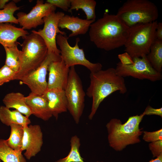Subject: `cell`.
Masks as SVG:
<instances>
[{"label":"cell","mask_w":162,"mask_h":162,"mask_svg":"<svg viewBox=\"0 0 162 162\" xmlns=\"http://www.w3.org/2000/svg\"><path fill=\"white\" fill-rule=\"evenodd\" d=\"M65 15L62 12H53L44 17V26L38 31L32 32L38 34L43 39L48 49V53L53 52L60 55V50L57 48L56 37L57 34L66 35L65 32L60 30L58 24L61 18Z\"/></svg>","instance_id":"8fae6325"},{"label":"cell","mask_w":162,"mask_h":162,"mask_svg":"<svg viewBox=\"0 0 162 162\" xmlns=\"http://www.w3.org/2000/svg\"><path fill=\"white\" fill-rule=\"evenodd\" d=\"M89 77L90 84L86 94L92 98L91 111L88 116V119L91 120L106 98L117 91L124 94L127 90L124 78L118 76L114 68L91 72Z\"/></svg>","instance_id":"7a4b0ae2"},{"label":"cell","mask_w":162,"mask_h":162,"mask_svg":"<svg viewBox=\"0 0 162 162\" xmlns=\"http://www.w3.org/2000/svg\"><path fill=\"white\" fill-rule=\"evenodd\" d=\"M155 38L159 40H162V23H158L155 32Z\"/></svg>","instance_id":"836d02e7"},{"label":"cell","mask_w":162,"mask_h":162,"mask_svg":"<svg viewBox=\"0 0 162 162\" xmlns=\"http://www.w3.org/2000/svg\"><path fill=\"white\" fill-rule=\"evenodd\" d=\"M142 139L147 142H153L162 140V129L153 132L144 131L143 132Z\"/></svg>","instance_id":"f1b7e54d"},{"label":"cell","mask_w":162,"mask_h":162,"mask_svg":"<svg viewBox=\"0 0 162 162\" xmlns=\"http://www.w3.org/2000/svg\"><path fill=\"white\" fill-rule=\"evenodd\" d=\"M130 27L116 14L104 13L101 18L91 25L90 40L98 48L109 51L124 46Z\"/></svg>","instance_id":"6da1fadb"},{"label":"cell","mask_w":162,"mask_h":162,"mask_svg":"<svg viewBox=\"0 0 162 162\" xmlns=\"http://www.w3.org/2000/svg\"><path fill=\"white\" fill-rule=\"evenodd\" d=\"M70 7L68 11L71 12L73 10L82 9L86 16V19L95 20V8L96 2L94 0H70Z\"/></svg>","instance_id":"603a6c76"},{"label":"cell","mask_w":162,"mask_h":162,"mask_svg":"<svg viewBox=\"0 0 162 162\" xmlns=\"http://www.w3.org/2000/svg\"><path fill=\"white\" fill-rule=\"evenodd\" d=\"M25 100L31 109L32 114L37 118L47 121L52 116L48 102L43 94L31 92L25 97Z\"/></svg>","instance_id":"e0dca14e"},{"label":"cell","mask_w":162,"mask_h":162,"mask_svg":"<svg viewBox=\"0 0 162 162\" xmlns=\"http://www.w3.org/2000/svg\"><path fill=\"white\" fill-rule=\"evenodd\" d=\"M148 147L153 157H157L162 154V140L151 142Z\"/></svg>","instance_id":"f546056e"},{"label":"cell","mask_w":162,"mask_h":162,"mask_svg":"<svg viewBox=\"0 0 162 162\" xmlns=\"http://www.w3.org/2000/svg\"><path fill=\"white\" fill-rule=\"evenodd\" d=\"M3 101L7 107L14 108L28 118L32 112L27 104L24 95L20 92H11L6 94Z\"/></svg>","instance_id":"d6986e66"},{"label":"cell","mask_w":162,"mask_h":162,"mask_svg":"<svg viewBox=\"0 0 162 162\" xmlns=\"http://www.w3.org/2000/svg\"><path fill=\"white\" fill-rule=\"evenodd\" d=\"M17 73L4 64L0 69V86L15 80Z\"/></svg>","instance_id":"83f0119b"},{"label":"cell","mask_w":162,"mask_h":162,"mask_svg":"<svg viewBox=\"0 0 162 162\" xmlns=\"http://www.w3.org/2000/svg\"><path fill=\"white\" fill-rule=\"evenodd\" d=\"M70 68L62 60L53 61L48 68L49 77L47 89L57 88L64 90L68 82Z\"/></svg>","instance_id":"5bb4252c"},{"label":"cell","mask_w":162,"mask_h":162,"mask_svg":"<svg viewBox=\"0 0 162 162\" xmlns=\"http://www.w3.org/2000/svg\"><path fill=\"white\" fill-rule=\"evenodd\" d=\"M158 22L138 24L130 27L128 37L124 46L125 51L133 58L146 56L155 39Z\"/></svg>","instance_id":"8992f818"},{"label":"cell","mask_w":162,"mask_h":162,"mask_svg":"<svg viewBox=\"0 0 162 162\" xmlns=\"http://www.w3.org/2000/svg\"><path fill=\"white\" fill-rule=\"evenodd\" d=\"M95 20L83 19L77 16L64 15L60 19L58 27L71 31L68 38L85 34L88 31L92 23Z\"/></svg>","instance_id":"2e32d148"},{"label":"cell","mask_w":162,"mask_h":162,"mask_svg":"<svg viewBox=\"0 0 162 162\" xmlns=\"http://www.w3.org/2000/svg\"><path fill=\"white\" fill-rule=\"evenodd\" d=\"M43 95L48 102L52 116L56 120L59 114L68 110V103L64 90L47 89Z\"/></svg>","instance_id":"9a60e30c"},{"label":"cell","mask_w":162,"mask_h":162,"mask_svg":"<svg viewBox=\"0 0 162 162\" xmlns=\"http://www.w3.org/2000/svg\"><path fill=\"white\" fill-rule=\"evenodd\" d=\"M56 7L49 3H44L42 0L37 1L36 5L27 14L19 12L17 14L18 23L24 30L36 28L44 23L43 18L55 12Z\"/></svg>","instance_id":"7c38bea8"},{"label":"cell","mask_w":162,"mask_h":162,"mask_svg":"<svg viewBox=\"0 0 162 162\" xmlns=\"http://www.w3.org/2000/svg\"><path fill=\"white\" fill-rule=\"evenodd\" d=\"M8 0H0V9H3L6 3L8 2Z\"/></svg>","instance_id":"e575fe53"},{"label":"cell","mask_w":162,"mask_h":162,"mask_svg":"<svg viewBox=\"0 0 162 162\" xmlns=\"http://www.w3.org/2000/svg\"><path fill=\"white\" fill-rule=\"evenodd\" d=\"M17 45L10 47H4L6 54L5 64L17 73L21 66V51Z\"/></svg>","instance_id":"d4e9b609"},{"label":"cell","mask_w":162,"mask_h":162,"mask_svg":"<svg viewBox=\"0 0 162 162\" xmlns=\"http://www.w3.org/2000/svg\"><path fill=\"white\" fill-rule=\"evenodd\" d=\"M0 121L7 126L16 124L24 127L28 126L31 123L28 118L17 110H11L5 106H0Z\"/></svg>","instance_id":"ffe728a7"},{"label":"cell","mask_w":162,"mask_h":162,"mask_svg":"<svg viewBox=\"0 0 162 162\" xmlns=\"http://www.w3.org/2000/svg\"><path fill=\"white\" fill-rule=\"evenodd\" d=\"M144 116L156 115L162 117V108H154L148 106L142 113Z\"/></svg>","instance_id":"1f68e13d"},{"label":"cell","mask_w":162,"mask_h":162,"mask_svg":"<svg viewBox=\"0 0 162 162\" xmlns=\"http://www.w3.org/2000/svg\"><path fill=\"white\" fill-rule=\"evenodd\" d=\"M22 153L11 148L6 140L0 139V160L3 162H26Z\"/></svg>","instance_id":"44dd1931"},{"label":"cell","mask_w":162,"mask_h":162,"mask_svg":"<svg viewBox=\"0 0 162 162\" xmlns=\"http://www.w3.org/2000/svg\"><path fill=\"white\" fill-rule=\"evenodd\" d=\"M23 130L22 150L25 151L24 155L29 160L40 151L43 142V134L38 124L28 125L24 127Z\"/></svg>","instance_id":"4fadbf2b"},{"label":"cell","mask_w":162,"mask_h":162,"mask_svg":"<svg viewBox=\"0 0 162 162\" xmlns=\"http://www.w3.org/2000/svg\"><path fill=\"white\" fill-rule=\"evenodd\" d=\"M68 38L66 34H57L56 43L60 49V55L66 66L70 68L76 65H82L88 69L91 72H95L101 70L102 65L100 63H93L87 59L83 49L79 48L78 44L80 39L77 38L76 44L72 46L68 41Z\"/></svg>","instance_id":"ba28073f"},{"label":"cell","mask_w":162,"mask_h":162,"mask_svg":"<svg viewBox=\"0 0 162 162\" xmlns=\"http://www.w3.org/2000/svg\"><path fill=\"white\" fill-rule=\"evenodd\" d=\"M133 64L123 65L120 62L115 68L117 74L123 77L131 76L139 80L147 79L152 82L160 80L161 73L155 70L152 66L146 56L133 58Z\"/></svg>","instance_id":"9c48e42d"},{"label":"cell","mask_w":162,"mask_h":162,"mask_svg":"<svg viewBox=\"0 0 162 162\" xmlns=\"http://www.w3.org/2000/svg\"><path fill=\"white\" fill-rule=\"evenodd\" d=\"M70 144V150L67 156L55 162H84L80 153L81 143L79 138L76 135L72 136Z\"/></svg>","instance_id":"484cf974"},{"label":"cell","mask_w":162,"mask_h":162,"mask_svg":"<svg viewBox=\"0 0 162 162\" xmlns=\"http://www.w3.org/2000/svg\"><path fill=\"white\" fill-rule=\"evenodd\" d=\"M62 60L60 55L51 52L48 53L45 59L38 68L23 76L21 82L26 85L31 92L43 95L47 89L46 76L48 68L52 62Z\"/></svg>","instance_id":"30bf717a"},{"label":"cell","mask_w":162,"mask_h":162,"mask_svg":"<svg viewBox=\"0 0 162 162\" xmlns=\"http://www.w3.org/2000/svg\"><path fill=\"white\" fill-rule=\"evenodd\" d=\"M129 27L138 24L156 21L158 11L156 6L148 0H128L118 9L116 14Z\"/></svg>","instance_id":"5b68a950"},{"label":"cell","mask_w":162,"mask_h":162,"mask_svg":"<svg viewBox=\"0 0 162 162\" xmlns=\"http://www.w3.org/2000/svg\"><path fill=\"white\" fill-rule=\"evenodd\" d=\"M21 44L20 69L14 80H20L24 76L34 70L43 62L48 54V49L43 39L32 33L23 38Z\"/></svg>","instance_id":"277c9868"},{"label":"cell","mask_w":162,"mask_h":162,"mask_svg":"<svg viewBox=\"0 0 162 162\" xmlns=\"http://www.w3.org/2000/svg\"><path fill=\"white\" fill-rule=\"evenodd\" d=\"M13 1L7 4L3 9L0 10V24L4 22L19 24L17 18L14 16V12L20 9Z\"/></svg>","instance_id":"4316f807"},{"label":"cell","mask_w":162,"mask_h":162,"mask_svg":"<svg viewBox=\"0 0 162 162\" xmlns=\"http://www.w3.org/2000/svg\"><path fill=\"white\" fill-rule=\"evenodd\" d=\"M29 34L22 28H18L9 24H0V44L4 47L18 45L17 39L20 37L23 39Z\"/></svg>","instance_id":"ac0fdd59"},{"label":"cell","mask_w":162,"mask_h":162,"mask_svg":"<svg viewBox=\"0 0 162 162\" xmlns=\"http://www.w3.org/2000/svg\"><path fill=\"white\" fill-rule=\"evenodd\" d=\"M46 2L65 11H68L70 7V0H47Z\"/></svg>","instance_id":"4dcf8cb0"},{"label":"cell","mask_w":162,"mask_h":162,"mask_svg":"<svg viewBox=\"0 0 162 162\" xmlns=\"http://www.w3.org/2000/svg\"><path fill=\"white\" fill-rule=\"evenodd\" d=\"M144 116L142 113L130 116L124 124L119 119H111L106 125L110 146L121 151L128 145L140 142L143 132L139 125Z\"/></svg>","instance_id":"3957f363"},{"label":"cell","mask_w":162,"mask_h":162,"mask_svg":"<svg viewBox=\"0 0 162 162\" xmlns=\"http://www.w3.org/2000/svg\"><path fill=\"white\" fill-rule=\"evenodd\" d=\"M10 133L9 138L6 140L8 145L18 152H21L24 134V127L16 124L10 126Z\"/></svg>","instance_id":"cb8c5ba5"},{"label":"cell","mask_w":162,"mask_h":162,"mask_svg":"<svg viewBox=\"0 0 162 162\" xmlns=\"http://www.w3.org/2000/svg\"><path fill=\"white\" fill-rule=\"evenodd\" d=\"M97 162H98V161H97Z\"/></svg>","instance_id":"8d00e7d4"},{"label":"cell","mask_w":162,"mask_h":162,"mask_svg":"<svg viewBox=\"0 0 162 162\" xmlns=\"http://www.w3.org/2000/svg\"><path fill=\"white\" fill-rule=\"evenodd\" d=\"M146 57L153 68L158 72L162 71V40L155 39Z\"/></svg>","instance_id":"7402d4cb"},{"label":"cell","mask_w":162,"mask_h":162,"mask_svg":"<svg viewBox=\"0 0 162 162\" xmlns=\"http://www.w3.org/2000/svg\"><path fill=\"white\" fill-rule=\"evenodd\" d=\"M118 57L120 60V62L123 65H128L133 64L134 63L133 58L126 52L119 54Z\"/></svg>","instance_id":"d6a6232c"},{"label":"cell","mask_w":162,"mask_h":162,"mask_svg":"<svg viewBox=\"0 0 162 162\" xmlns=\"http://www.w3.org/2000/svg\"><path fill=\"white\" fill-rule=\"evenodd\" d=\"M64 90L68 103V110L75 123L78 124L84 110L86 94L75 66L70 68L68 82Z\"/></svg>","instance_id":"52a82bcc"},{"label":"cell","mask_w":162,"mask_h":162,"mask_svg":"<svg viewBox=\"0 0 162 162\" xmlns=\"http://www.w3.org/2000/svg\"><path fill=\"white\" fill-rule=\"evenodd\" d=\"M149 162H162V154L157 157L155 159L151 160Z\"/></svg>","instance_id":"d590c367"}]
</instances>
